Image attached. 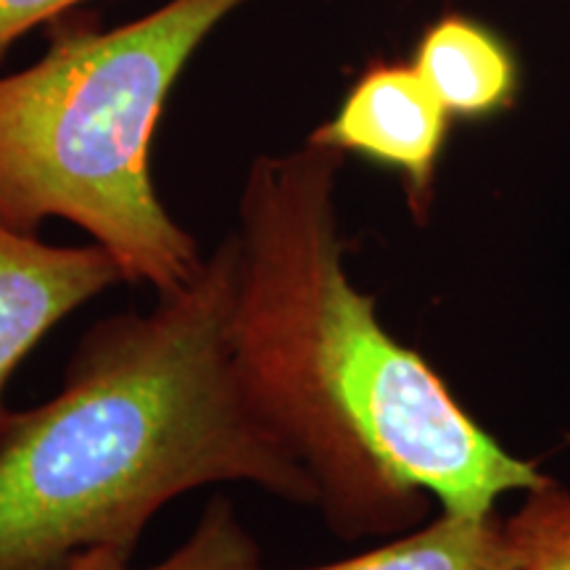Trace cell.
Segmentation results:
<instances>
[{"label":"cell","instance_id":"6da1fadb","mask_svg":"<svg viewBox=\"0 0 570 570\" xmlns=\"http://www.w3.org/2000/svg\"><path fill=\"white\" fill-rule=\"evenodd\" d=\"M344 159L306 140L248 167L233 233L235 370L312 475L338 539L407 533L428 497L449 515H491L499 497L552 479L491 439L348 277L336 204Z\"/></svg>","mask_w":570,"mask_h":570},{"label":"cell","instance_id":"7a4b0ae2","mask_svg":"<svg viewBox=\"0 0 570 570\" xmlns=\"http://www.w3.org/2000/svg\"><path fill=\"white\" fill-rule=\"evenodd\" d=\"M235 235L151 312L85 333L51 402L0 423V570L135 552L148 520L212 483L317 504L302 462L248 399L230 352Z\"/></svg>","mask_w":570,"mask_h":570},{"label":"cell","instance_id":"3957f363","mask_svg":"<svg viewBox=\"0 0 570 570\" xmlns=\"http://www.w3.org/2000/svg\"><path fill=\"white\" fill-rule=\"evenodd\" d=\"M248 0H169L117 30H71L0 77V227H82L122 281L173 294L202 273L198 244L151 183V140L190 56Z\"/></svg>","mask_w":570,"mask_h":570},{"label":"cell","instance_id":"277c9868","mask_svg":"<svg viewBox=\"0 0 570 570\" xmlns=\"http://www.w3.org/2000/svg\"><path fill=\"white\" fill-rule=\"evenodd\" d=\"M449 119L452 114L428 88L415 63L373 61L348 88L338 111L306 140L394 169L407 190L412 214L425 219L436 190Z\"/></svg>","mask_w":570,"mask_h":570},{"label":"cell","instance_id":"5b68a950","mask_svg":"<svg viewBox=\"0 0 570 570\" xmlns=\"http://www.w3.org/2000/svg\"><path fill=\"white\" fill-rule=\"evenodd\" d=\"M122 281L101 246H48L0 227V423L13 370L63 317Z\"/></svg>","mask_w":570,"mask_h":570},{"label":"cell","instance_id":"8992f818","mask_svg":"<svg viewBox=\"0 0 570 570\" xmlns=\"http://www.w3.org/2000/svg\"><path fill=\"white\" fill-rule=\"evenodd\" d=\"M412 63L452 117L483 119L515 104V53L491 27L465 13L433 21L420 35Z\"/></svg>","mask_w":570,"mask_h":570},{"label":"cell","instance_id":"52a82bcc","mask_svg":"<svg viewBox=\"0 0 570 570\" xmlns=\"http://www.w3.org/2000/svg\"><path fill=\"white\" fill-rule=\"evenodd\" d=\"M515 550L494 515L468 518L441 512L389 544L331 566L302 570H515ZM248 570H265L262 566Z\"/></svg>","mask_w":570,"mask_h":570},{"label":"cell","instance_id":"ba28073f","mask_svg":"<svg viewBox=\"0 0 570 570\" xmlns=\"http://www.w3.org/2000/svg\"><path fill=\"white\" fill-rule=\"evenodd\" d=\"M130 554L98 547L69 562L67 570H248L259 566V547L230 499H212L194 533L167 560L148 568H132Z\"/></svg>","mask_w":570,"mask_h":570},{"label":"cell","instance_id":"9c48e42d","mask_svg":"<svg viewBox=\"0 0 570 570\" xmlns=\"http://www.w3.org/2000/svg\"><path fill=\"white\" fill-rule=\"evenodd\" d=\"M515 550V570H570V489L547 481L525 494L515 515L504 520Z\"/></svg>","mask_w":570,"mask_h":570},{"label":"cell","instance_id":"30bf717a","mask_svg":"<svg viewBox=\"0 0 570 570\" xmlns=\"http://www.w3.org/2000/svg\"><path fill=\"white\" fill-rule=\"evenodd\" d=\"M85 0H0V56L35 27L46 24Z\"/></svg>","mask_w":570,"mask_h":570}]
</instances>
